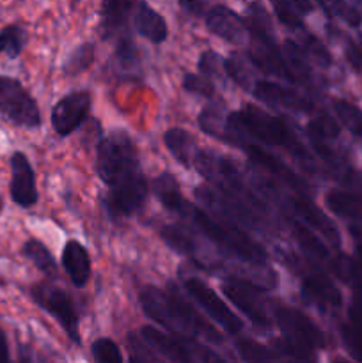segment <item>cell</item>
Returning a JSON list of instances; mask_svg holds the SVG:
<instances>
[{
    "instance_id": "7c38bea8",
    "label": "cell",
    "mask_w": 362,
    "mask_h": 363,
    "mask_svg": "<svg viewBox=\"0 0 362 363\" xmlns=\"http://www.w3.org/2000/svg\"><path fill=\"white\" fill-rule=\"evenodd\" d=\"M222 293L234 307L243 312L256 326L268 330L272 326L270 318V303L263 296L261 287L254 284L243 282V280L231 279L222 284Z\"/></svg>"
},
{
    "instance_id": "ac0fdd59",
    "label": "cell",
    "mask_w": 362,
    "mask_h": 363,
    "mask_svg": "<svg viewBox=\"0 0 362 363\" xmlns=\"http://www.w3.org/2000/svg\"><path fill=\"white\" fill-rule=\"evenodd\" d=\"M204 21L212 34L219 35L224 41L233 43V45H243L251 35L243 18L236 11L222 6V4L209 7L204 13Z\"/></svg>"
},
{
    "instance_id": "f1b7e54d",
    "label": "cell",
    "mask_w": 362,
    "mask_h": 363,
    "mask_svg": "<svg viewBox=\"0 0 362 363\" xmlns=\"http://www.w3.org/2000/svg\"><path fill=\"white\" fill-rule=\"evenodd\" d=\"M287 223H290V229L291 234L295 236V241L298 243V247L305 252L307 255H312V257H318V259H325L329 261L330 259V252L329 248L325 247L322 240L312 233L311 229H307L305 225H302L300 222H297L295 218H287Z\"/></svg>"
},
{
    "instance_id": "8d00e7d4",
    "label": "cell",
    "mask_w": 362,
    "mask_h": 363,
    "mask_svg": "<svg viewBox=\"0 0 362 363\" xmlns=\"http://www.w3.org/2000/svg\"><path fill=\"white\" fill-rule=\"evenodd\" d=\"M91 351L96 363H124L119 346L109 337H102V339L94 340Z\"/></svg>"
},
{
    "instance_id": "83f0119b",
    "label": "cell",
    "mask_w": 362,
    "mask_h": 363,
    "mask_svg": "<svg viewBox=\"0 0 362 363\" xmlns=\"http://www.w3.org/2000/svg\"><path fill=\"white\" fill-rule=\"evenodd\" d=\"M329 268L334 275L350 287L355 293H362V261L348 257V255H330Z\"/></svg>"
},
{
    "instance_id": "8fae6325",
    "label": "cell",
    "mask_w": 362,
    "mask_h": 363,
    "mask_svg": "<svg viewBox=\"0 0 362 363\" xmlns=\"http://www.w3.org/2000/svg\"><path fill=\"white\" fill-rule=\"evenodd\" d=\"M31 296L43 311L48 312L52 318L59 321L62 326L64 332L67 333L73 342L80 344V332H78V314L75 308L73 301L64 293L62 289L50 284H35L31 287Z\"/></svg>"
},
{
    "instance_id": "816d5d0a",
    "label": "cell",
    "mask_w": 362,
    "mask_h": 363,
    "mask_svg": "<svg viewBox=\"0 0 362 363\" xmlns=\"http://www.w3.org/2000/svg\"><path fill=\"white\" fill-rule=\"evenodd\" d=\"M130 363H144V362H142V360H137V357H133V358H131V362Z\"/></svg>"
},
{
    "instance_id": "6da1fadb",
    "label": "cell",
    "mask_w": 362,
    "mask_h": 363,
    "mask_svg": "<svg viewBox=\"0 0 362 363\" xmlns=\"http://www.w3.org/2000/svg\"><path fill=\"white\" fill-rule=\"evenodd\" d=\"M96 172L106 184L105 204L112 216H131L144 208L149 183L142 174L133 138L124 130H114L96 149Z\"/></svg>"
},
{
    "instance_id": "7402d4cb",
    "label": "cell",
    "mask_w": 362,
    "mask_h": 363,
    "mask_svg": "<svg viewBox=\"0 0 362 363\" xmlns=\"http://www.w3.org/2000/svg\"><path fill=\"white\" fill-rule=\"evenodd\" d=\"M327 206L339 218L346 220L350 230L362 233V199L343 190H332L327 194Z\"/></svg>"
},
{
    "instance_id": "cb8c5ba5",
    "label": "cell",
    "mask_w": 362,
    "mask_h": 363,
    "mask_svg": "<svg viewBox=\"0 0 362 363\" xmlns=\"http://www.w3.org/2000/svg\"><path fill=\"white\" fill-rule=\"evenodd\" d=\"M160 236H162L163 243H165L167 247L172 248L177 254L192 257L199 266H201V247H199L197 240H195V236L190 230L185 229V227L181 225H176V223H170V225L162 227Z\"/></svg>"
},
{
    "instance_id": "9a60e30c",
    "label": "cell",
    "mask_w": 362,
    "mask_h": 363,
    "mask_svg": "<svg viewBox=\"0 0 362 363\" xmlns=\"http://www.w3.org/2000/svg\"><path fill=\"white\" fill-rule=\"evenodd\" d=\"M91 92L77 91L60 98L52 108V126L59 137L75 133L87 119L91 110Z\"/></svg>"
},
{
    "instance_id": "db71d44e",
    "label": "cell",
    "mask_w": 362,
    "mask_h": 363,
    "mask_svg": "<svg viewBox=\"0 0 362 363\" xmlns=\"http://www.w3.org/2000/svg\"><path fill=\"white\" fill-rule=\"evenodd\" d=\"M0 213H2V199H0Z\"/></svg>"
},
{
    "instance_id": "f6af8a7d",
    "label": "cell",
    "mask_w": 362,
    "mask_h": 363,
    "mask_svg": "<svg viewBox=\"0 0 362 363\" xmlns=\"http://www.w3.org/2000/svg\"><path fill=\"white\" fill-rule=\"evenodd\" d=\"M180 6L183 7L185 11H188V14H195V16H199V14L202 13V9L206 7V4L199 2V0H181Z\"/></svg>"
},
{
    "instance_id": "681fc988",
    "label": "cell",
    "mask_w": 362,
    "mask_h": 363,
    "mask_svg": "<svg viewBox=\"0 0 362 363\" xmlns=\"http://www.w3.org/2000/svg\"><path fill=\"white\" fill-rule=\"evenodd\" d=\"M18 363H31V357H28V354L25 353V351H21L20 358H18Z\"/></svg>"
},
{
    "instance_id": "603a6c76",
    "label": "cell",
    "mask_w": 362,
    "mask_h": 363,
    "mask_svg": "<svg viewBox=\"0 0 362 363\" xmlns=\"http://www.w3.org/2000/svg\"><path fill=\"white\" fill-rule=\"evenodd\" d=\"M199 126L206 135L219 140L226 142V144L238 145L240 137L231 131L229 124H227V117H224V108L219 103H209L199 113Z\"/></svg>"
},
{
    "instance_id": "f546056e",
    "label": "cell",
    "mask_w": 362,
    "mask_h": 363,
    "mask_svg": "<svg viewBox=\"0 0 362 363\" xmlns=\"http://www.w3.org/2000/svg\"><path fill=\"white\" fill-rule=\"evenodd\" d=\"M21 254H23L25 259L32 262L35 268L39 269L45 275L53 277L57 273V262L53 259L52 252L38 240H28L25 241V245L21 247Z\"/></svg>"
},
{
    "instance_id": "44dd1931",
    "label": "cell",
    "mask_w": 362,
    "mask_h": 363,
    "mask_svg": "<svg viewBox=\"0 0 362 363\" xmlns=\"http://www.w3.org/2000/svg\"><path fill=\"white\" fill-rule=\"evenodd\" d=\"M62 266L73 286L84 287L91 277V259L84 245L77 240H70L64 245Z\"/></svg>"
},
{
    "instance_id": "2e32d148",
    "label": "cell",
    "mask_w": 362,
    "mask_h": 363,
    "mask_svg": "<svg viewBox=\"0 0 362 363\" xmlns=\"http://www.w3.org/2000/svg\"><path fill=\"white\" fill-rule=\"evenodd\" d=\"M11 183L9 194L11 199L20 208H32L38 204V186H35V174L28 162L27 155L16 151L11 155Z\"/></svg>"
},
{
    "instance_id": "8992f818",
    "label": "cell",
    "mask_w": 362,
    "mask_h": 363,
    "mask_svg": "<svg viewBox=\"0 0 362 363\" xmlns=\"http://www.w3.org/2000/svg\"><path fill=\"white\" fill-rule=\"evenodd\" d=\"M256 188L265 195L266 199L270 201H275L280 202L286 209V215L295 216L297 222H300L302 225H305L307 229H311L312 233H318L329 241L330 245L334 247H339L341 245V234L337 230L336 223L311 201V199L304 197V195H298V194H284L283 190H279L277 186L273 184L266 183L263 179H254Z\"/></svg>"
},
{
    "instance_id": "5b68a950",
    "label": "cell",
    "mask_w": 362,
    "mask_h": 363,
    "mask_svg": "<svg viewBox=\"0 0 362 363\" xmlns=\"http://www.w3.org/2000/svg\"><path fill=\"white\" fill-rule=\"evenodd\" d=\"M194 167L204 179L215 184L219 191L243 202V204H252L254 208L265 211V204L252 194L247 188V183L241 177L236 163L233 160L226 158L222 155H216L215 151H206L199 149L194 158Z\"/></svg>"
},
{
    "instance_id": "277c9868",
    "label": "cell",
    "mask_w": 362,
    "mask_h": 363,
    "mask_svg": "<svg viewBox=\"0 0 362 363\" xmlns=\"http://www.w3.org/2000/svg\"><path fill=\"white\" fill-rule=\"evenodd\" d=\"M227 124H229L231 131L238 135L245 140H258L266 145H277V147H284L298 158L300 162L312 165L311 155H309L307 147L300 142L293 130H291L290 123L286 117L273 116V113H266L265 110L259 106L247 103L241 106L236 112H231L227 116Z\"/></svg>"
},
{
    "instance_id": "4fadbf2b",
    "label": "cell",
    "mask_w": 362,
    "mask_h": 363,
    "mask_svg": "<svg viewBox=\"0 0 362 363\" xmlns=\"http://www.w3.org/2000/svg\"><path fill=\"white\" fill-rule=\"evenodd\" d=\"M195 199L202 202L208 209H212L219 220H226V222L233 223V225H248L251 229L261 230L263 220L261 213H254L247 204L236 201V199L229 197V195L222 194V191L215 190L209 186H197L194 190Z\"/></svg>"
},
{
    "instance_id": "836d02e7",
    "label": "cell",
    "mask_w": 362,
    "mask_h": 363,
    "mask_svg": "<svg viewBox=\"0 0 362 363\" xmlns=\"http://www.w3.org/2000/svg\"><path fill=\"white\" fill-rule=\"evenodd\" d=\"M339 332L344 347L351 354V358L362 363V319L348 315V321L341 325Z\"/></svg>"
},
{
    "instance_id": "1f68e13d",
    "label": "cell",
    "mask_w": 362,
    "mask_h": 363,
    "mask_svg": "<svg viewBox=\"0 0 362 363\" xmlns=\"http://www.w3.org/2000/svg\"><path fill=\"white\" fill-rule=\"evenodd\" d=\"M332 106L337 121L362 144V110L346 99H337Z\"/></svg>"
},
{
    "instance_id": "5bb4252c",
    "label": "cell",
    "mask_w": 362,
    "mask_h": 363,
    "mask_svg": "<svg viewBox=\"0 0 362 363\" xmlns=\"http://www.w3.org/2000/svg\"><path fill=\"white\" fill-rule=\"evenodd\" d=\"M183 289L187 291L188 296L213 319V321L219 323L227 333L231 335H236L243 328V323L238 318L234 312H231V308L227 307L222 301V298L208 286V284L202 282L197 277H185L183 279Z\"/></svg>"
},
{
    "instance_id": "7bdbcfd3",
    "label": "cell",
    "mask_w": 362,
    "mask_h": 363,
    "mask_svg": "<svg viewBox=\"0 0 362 363\" xmlns=\"http://www.w3.org/2000/svg\"><path fill=\"white\" fill-rule=\"evenodd\" d=\"M336 179H339V183L348 188V194L362 199V174L361 172L350 169V167H344V169L337 170Z\"/></svg>"
},
{
    "instance_id": "d4e9b609",
    "label": "cell",
    "mask_w": 362,
    "mask_h": 363,
    "mask_svg": "<svg viewBox=\"0 0 362 363\" xmlns=\"http://www.w3.org/2000/svg\"><path fill=\"white\" fill-rule=\"evenodd\" d=\"M135 7V2H121V0H109L102 4V28L103 39H110L121 34L126 28V20L130 11Z\"/></svg>"
},
{
    "instance_id": "9c48e42d",
    "label": "cell",
    "mask_w": 362,
    "mask_h": 363,
    "mask_svg": "<svg viewBox=\"0 0 362 363\" xmlns=\"http://www.w3.org/2000/svg\"><path fill=\"white\" fill-rule=\"evenodd\" d=\"M0 113L9 123L34 130L41 124V110L31 92L13 77L0 74Z\"/></svg>"
},
{
    "instance_id": "ba28073f",
    "label": "cell",
    "mask_w": 362,
    "mask_h": 363,
    "mask_svg": "<svg viewBox=\"0 0 362 363\" xmlns=\"http://www.w3.org/2000/svg\"><path fill=\"white\" fill-rule=\"evenodd\" d=\"M287 255L290 257H284L287 266L293 272L297 269L298 275H302V300L307 305H311V307L318 308L322 314H334V312L339 311L341 305H343V296H341V291L337 289L336 284L325 273L318 272V269L304 268L297 255Z\"/></svg>"
},
{
    "instance_id": "f35d334b",
    "label": "cell",
    "mask_w": 362,
    "mask_h": 363,
    "mask_svg": "<svg viewBox=\"0 0 362 363\" xmlns=\"http://www.w3.org/2000/svg\"><path fill=\"white\" fill-rule=\"evenodd\" d=\"M197 67L199 71H201L202 77L208 78V80H213V78H216V80H224V77H226L224 59L219 55V53L213 52V50H206V52L201 53Z\"/></svg>"
},
{
    "instance_id": "e575fe53",
    "label": "cell",
    "mask_w": 362,
    "mask_h": 363,
    "mask_svg": "<svg viewBox=\"0 0 362 363\" xmlns=\"http://www.w3.org/2000/svg\"><path fill=\"white\" fill-rule=\"evenodd\" d=\"M114 62H116V67L119 73H135L138 69V64H141V59H138V50L135 46V43L131 41V38H121L119 43H117L116 53H114Z\"/></svg>"
},
{
    "instance_id": "7a4b0ae2",
    "label": "cell",
    "mask_w": 362,
    "mask_h": 363,
    "mask_svg": "<svg viewBox=\"0 0 362 363\" xmlns=\"http://www.w3.org/2000/svg\"><path fill=\"white\" fill-rule=\"evenodd\" d=\"M141 307L144 314L156 325L169 330L172 335L204 339L209 342H222V333L209 325L188 301L180 294L165 293L158 287L148 286L141 291Z\"/></svg>"
},
{
    "instance_id": "7dc6e473",
    "label": "cell",
    "mask_w": 362,
    "mask_h": 363,
    "mask_svg": "<svg viewBox=\"0 0 362 363\" xmlns=\"http://www.w3.org/2000/svg\"><path fill=\"white\" fill-rule=\"evenodd\" d=\"M348 315H353V318L362 319V293L353 294V301H351Z\"/></svg>"
},
{
    "instance_id": "d6986e66",
    "label": "cell",
    "mask_w": 362,
    "mask_h": 363,
    "mask_svg": "<svg viewBox=\"0 0 362 363\" xmlns=\"http://www.w3.org/2000/svg\"><path fill=\"white\" fill-rule=\"evenodd\" d=\"M236 147L243 149V151L247 152L248 158H251V162L254 163V165L265 169L266 172L272 174V176L275 177L277 181H280V183L286 184V186L295 188V194L307 190L305 183L300 179V177L297 176V174L291 172V170L287 169V167L284 165L283 162H280V160H277L275 156L270 155L268 151H265V149H263L261 145L256 144V142L240 138V140H238Z\"/></svg>"
},
{
    "instance_id": "4316f807",
    "label": "cell",
    "mask_w": 362,
    "mask_h": 363,
    "mask_svg": "<svg viewBox=\"0 0 362 363\" xmlns=\"http://www.w3.org/2000/svg\"><path fill=\"white\" fill-rule=\"evenodd\" d=\"M153 194L156 195V199H158L163 208L172 213H180L185 202H187L172 174L163 172L158 177H155L153 179Z\"/></svg>"
},
{
    "instance_id": "74e56055",
    "label": "cell",
    "mask_w": 362,
    "mask_h": 363,
    "mask_svg": "<svg viewBox=\"0 0 362 363\" xmlns=\"http://www.w3.org/2000/svg\"><path fill=\"white\" fill-rule=\"evenodd\" d=\"M322 9L327 11V14L330 16L341 18L343 21H346L351 27H361L362 23V13L358 11L357 6L348 2H319Z\"/></svg>"
},
{
    "instance_id": "11a10c76",
    "label": "cell",
    "mask_w": 362,
    "mask_h": 363,
    "mask_svg": "<svg viewBox=\"0 0 362 363\" xmlns=\"http://www.w3.org/2000/svg\"><path fill=\"white\" fill-rule=\"evenodd\" d=\"M2 284H4V280H2V279H0V286H2Z\"/></svg>"
},
{
    "instance_id": "52a82bcc",
    "label": "cell",
    "mask_w": 362,
    "mask_h": 363,
    "mask_svg": "<svg viewBox=\"0 0 362 363\" xmlns=\"http://www.w3.org/2000/svg\"><path fill=\"white\" fill-rule=\"evenodd\" d=\"M141 335L153 350L172 363H226L215 351L190 337L163 333L155 326H144Z\"/></svg>"
},
{
    "instance_id": "b9f144b4",
    "label": "cell",
    "mask_w": 362,
    "mask_h": 363,
    "mask_svg": "<svg viewBox=\"0 0 362 363\" xmlns=\"http://www.w3.org/2000/svg\"><path fill=\"white\" fill-rule=\"evenodd\" d=\"M273 11H275L277 18L283 25L290 28H304V20H302L300 14L291 7L290 2H273Z\"/></svg>"
},
{
    "instance_id": "d590c367",
    "label": "cell",
    "mask_w": 362,
    "mask_h": 363,
    "mask_svg": "<svg viewBox=\"0 0 362 363\" xmlns=\"http://www.w3.org/2000/svg\"><path fill=\"white\" fill-rule=\"evenodd\" d=\"M236 350L245 363H277V353L256 340L241 339L240 342H236Z\"/></svg>"
},
{
    "instance_id": "f5cc1de1",
    "label": "cell",
    "mask_w": 362,
    "mask_h": 363,
    "mask_svg": "<svg viewBox=\"0 0 362 363\" xmlns=\"http://www.w3.org/2000/svg\"><path fill=\"white\" fill-rule=\"evenodd\" d=\"M287 363H312V362H300V360H290Z\"/></svg>"
},
{
    "instance_id": "c3c4849f",
    "label": "cell",
    "mask_w": 362,
    "mask_h": 363,
    "mask_svg": "<svg viewBox=\"0 0 362 363\" xmlns=\"http://www.w3.org/2000/svg\"><path fill=\"white\" fill-rule=\"evenodd\" d=\"M350 233L355 240V252H357L358 259L362 261V233H358V230H350Z\"/></svg>"
},
{
    "instance_id": "bcb514c9",
    "label": "cell",
    "mask_w": 362,
    "mask_h": 363,
    "mask_svg": "<svg viewBox=\"0 0 362 363\" xmlns=\"http://www.w3.org/2000/svg\"><path fill=\"white\" fill-rule=\"evenodd\" d=\"M0 363H11L9 344H7L6 332L2 328H0Z\"/></svg>"
},
{
    "instance_id": "d6a6232c",
    "label": "cell",
    "mask_w": 362,
    "mask_h": 363,
    "mask_svg": "<svg viewBox=\"0 0 362 363\" xmlns=\"http://www.w3.org/2000/svg\"><path fill=\"white\" fill-rule=\"evenodd\" d=\"M27 43V32L21 25H7L0 30V55L7 59H16L23 52Z\"/></svg>"
},
{
    "instance_id": "4dcf8cb0",
    "label": "cell",
    "mask_w": 362,
    "mask_h": 363,
    "mask_svg": "<svg viewBox=\"0 0 362 363\" xmlns=\"http://www.w3.org/2000/svg\"><path fill=\"white\" fill-rule=\"evenodd\" d=\"M96 59V45L94 43H82L78 45L73 52L67 55L64 60L62 71L67 77H77V74L84 73L87 67L92 66Z\"/></svg>"
},
{
    "instance_id": "f907efd6",
    "label": "cell",
    "mask_w": 362,
    "mask_h": 363,
    "mask_svg": "<svg viewBox=\"0 0 362 363\" xmlns=\"http://www.w3.org/2000/svg\"><path fill=\"white\" fill-rule=\"evenodd\" d=\"M332 363H350V362H346V360H343V358H336V360H334Z\"/></svg>"
},
{
    "instance_id": "60d3db41",
    "label": "cell",
    "mask_w": 362,
    "mask_h": 363,
    "mask_svg": "<svg viewBox=\"0 0 362 363\" xmlns=\"http://www.w3.org/2000/svg\"><path fill=\"white\" fill-rule=\"evenodd\" d=\"M302 50H304L305 57L314 60L318 66L329 67L330 64H332V55H330V52L319 39L314 38V35H305V43L304 46H302Z\"/></svg>"
},
{
    "instance_id": "30bf717a",
    "label": "cell",
    "mask_w": 362,
    "mask_h": 363,
    "mask_svg": "<svg viewBox=\"0 0 362 363\" xmlns=\"http://www.w3.org/2000/svg\"><path fill=\"white\" fill-rule=\"evenodd\" d=\"M273 321L277 328L284 335L287 342L314 353L316 350H323L327 346L325 333L312 323L298 308L290 307V305H280L273 311Z\"/></svg>"
},
{
    "instance_id": "e0dca14e",
    "label": "cell",
    "mask_w": 362,
    "mask_h": 363,
    "mask_svg": "<svg viewBox=\"0 0 362 363\" xmlns=\"http://www.w3.org/2000/svg\"><path fill=\"white\" fill-rule=\"evenodd\" d=\"M252 94L263 103L270 106H277V108L290 110V112H312L314 110V103L309 98L302 96L295 89L286 87V85L275 84V82L268 80H258L254 82L251 89Z\"/></svg>"
},
{
    "instance_id": "3957f363",
    "label": "cell",
    "mask_w": 362,
    "mask_h": 363,
    "mask_svg": "<svg viewBox=\"0 0 362 363\" xmlns=\"http://www.w3.org/2000/svg\"><path fill=\"white\" fill-rule=\"evenodd\" d=\"M177 215L187 220L192 225V229H195L202 236L208 238L224 254H229L231 257H236L238 261L245 262L248 266H254V268L261 269V272L270 269L265 248L259 243H256V241H252L240 227L233 225V223L226 222V220H219L215 216L208 215V213L202 211L197 206L190 204L188 201L185 202V206Z\"/></svg>"
},
{
    "instance_id": "ffe728a7",
    "label": "cell",
    "mask_w": 362,
    "mask_h": 363,
    "mask_svg": "<svg viewBox=\"0 0 362 363\" xmlns=\"http://www.w3.org/2000/svg\"><path fill=\"white\" fill-rule=\"evenodd\" d=\"M131 18H133L135 32L138 35H142L144 39H148V41L155 43V45L163 43L167 39V35H169V27H167L165 18L158 11L153 9L149 4H135Z\"/></svg>"
},
{
    "instance_id": "484cf974",
    "label": "cell",
    "mask_w": 362,
    "mask_h": 363,
    "mask_svg": "<svg viewBox=\"0 0 362 363\" xmlns=\"http://www.w3.org/2000/svg\"><path fill=\"white\" fill-rule=\"evenodd\" d=\"M163 144H165V147L169 149V152L177 163H181L187 169L194 165V158L199 149L195 147L194 137L188 131H185L183 128L167 130L165 135H163Z\"/></svg>"
},
{
    "instance_id": "ee69618b",
    "label": "cell",
    "mask_w": 362,
    "mask_h": 363,
    "mask_svg": "<svg viewBox=\"0 0 362 363\" xmlns=\"http://www.w3.org/2000/svg\"><path fill=\"white\" fill-rule=\"evenodd\" d=\"M344 55L346 60L351 64V67L357 71H362V46L357 45L355 41H348L346 48H344Z\"/></svg>"
},
{
    "instance_id": "ab89813d",
    "label": "cell",
    "mask_w": 362,
    "mask_h": 363,
    "mask_svg": "<svg viewBox=\"0 0 362 363\" xmlns=\"http://www.w3.org/2000/svg\"><path fill=\"white\" fill-rule=\"evenodd\" d=\"M181 85H183V89L187 92L195 96H202V98L212 99L213 94H215V85H213V82L204 78L202 74L185 73Z\"/></svg>"
}]
</instances>
